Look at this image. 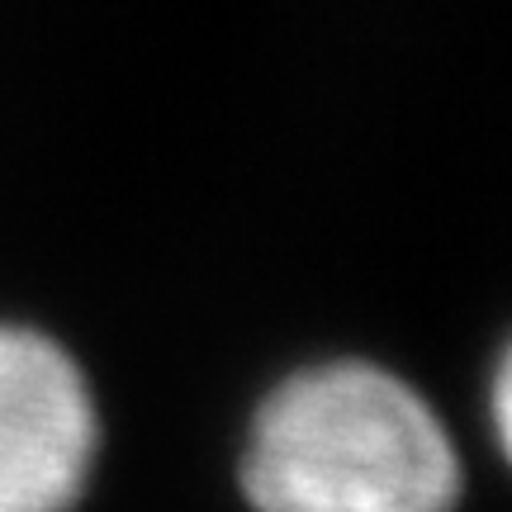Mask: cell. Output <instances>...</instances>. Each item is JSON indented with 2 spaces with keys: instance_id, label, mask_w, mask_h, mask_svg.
Returning a JSON list of instances; mask_svg holds the SVG:
<instances>
[{
  "instance_id": "7a4b0ae2",
  "label": "cell",
  "mask_w": 512,
  "mask_h": 512,
  "mask_svg": "<svg viewBox=\"0 0 512 512\" xmlns=\"http://www.w3.org/2000/svg\"><path fill=\"white\" fill-rule=\"evenodd\" d=\"M105 456L86 356L43 318L0 309V512H76Z\"/></svg>"
},
{
  "instance_id": "3957f363",
  "label": "cell",
  "mask_w": 512,
  "mask_h": 512,
  "mask_svg": "<svg viewBox=\"0 0 512 512\" xmlns=\"http://www.w3.org/2000/svg\"><path fill=\"white\" fill-rule=\"evenodd\" d=\"M465 432L479 437L484 460L512 484V323L498 332L465 399Z\"/></svg>"
},
{
  "instance_id": "6da1fadb",
  "label": "cell",
  "mask_w": 512,
  "mask_h": 512,
  "mask_svg": "<svg viewBox=\"0 0 512 512\" xmlns=\"http://www.w3.org/2000/svg\"><path fill=\"white\" fill-rule=\"evenodd\" d=\"M228 475L247 512H465L479 456L422 375L328 347L261 380Z\"/></svg>"
}]
</instances>
